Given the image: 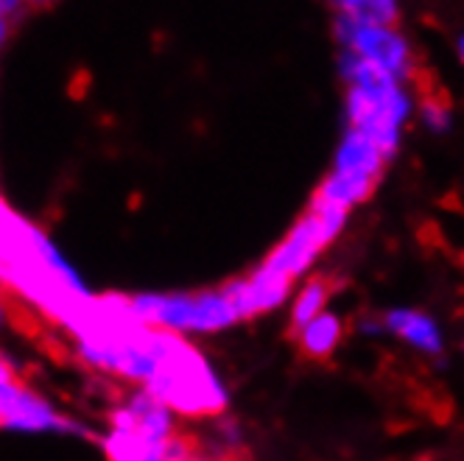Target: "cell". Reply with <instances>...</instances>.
<instances>
[{
	"label": "cell",
	"instance_id": "obj_1",
	"mask_svg": "<svg viewBox=\"0 0 464 461\" xmlns=\"http://www.w3.org/2000/svg\"><path fill=\"white\" fill-rule=\"evenodd\" d=\"M154 398L182 417H218L227 408V391L216 372L185 336H177L174 347L143 386Z\"/></svg>",
	"mask_w": 464,
	"mask_h": 461
},
{
	"label": "cell",
	"instance_id": "obj_2",
	"mask_svg": "<svg viewBox=\"0 0 464 461\" xmlns=\"http://www.w3.org/2000/svg\"><path fill=\"white\" fill-rule=\"evenodd\" d=\"M131 311L138 319L157 331L171 333H213L236 324L238 316L221 291H193V293H129Z\"/></svg>",
	"mask_w": 464,
	"mask_h": 461
},
{
	"label": "cell",
	"instance_id": "obj_3",
	"mask_svg": "<svg viewBox=\"0 0 464 461\" xmlns=\"http://www.w3.org/2000/svg\"><path fill=\"white\" fill-rule=\"evenodd\" d=\"M409 95L401 90V84L386 87V90H358L350 87L347 92V118L350 126L363 131L389 159L397 151V140H401V126L409 118Z\"/></svg>",
	"mask_w": 464,
	"mask_h": 461
},
{
	"label": "cell",
	"instance_id": "obj_4",
	"mask_svg": "<svg viewBox=\"0 0 464 461\" xmlns=\"http://www.w3.org/2000/svg\"><path fill=\"white\" fill-rule=\"evenodd\" d=\"M0 431L20 434H73L87 437V427L59 414L20 378L0 386Z\"/></svg>",
	"mask_w": 464,
	"mask_h": 461
},
{
	"label": "cell",
	"instance_id": "obj_5",
	"mask_svg": "<svg viewBox=\"0 0 464 461\" xmlns=\"http://www.w3.org/2000/svg\"><path fill=\"white\" fill-rule=\"evenodd\" d=\"M291 283H294V277L260 266L249 277L229 280L218 291L227 296V303L232 305L238 319H255L257 313H266V311L277 308L288 296Z\"/></svg>",
	"mask_w": 464,
	"mask_h": 461
},
{
	"label": "cell",
	"instance_id": "obj_6",
	"mask_svg": "<svg viewBox=\"0 0 464 461\" xmlns=\"http://www.w3.org/2000/svg\"><path fill=\"white\" fill-rule=\"evenodd\" d=\"M347 51L358 53L361 59H367L394 79H406L411 76V48L406 37L394 28H381V25H355L353 37L347 43Z\"/></svg>",
	"mask_w": 464,
	"mask_h": 461
},
{
	"label": "cell",
	"instance_id": "obj_7",
	"mask_svg": "<svg viewBox=\"0 0 464 461\" xmlns=\"http://www.w3.org/2000/svg\"><path fill=\"white\" fill-rule=\"evenodd\" d=\"M319 249H324L322 235H319V221L311 213H305L294 224L288 238L266 257L263 266L272 272H280V274H288V277H300L314 263Z\"/></svg>",
	"mask_w": 464,
	"mask_h": 461
},
{
	"label": "cell",
	"instance_id": "obj_8",
	"mask_svg": "<svg viewBox=\"0 0 464 461\" xmlns=\"http://www.w3.org/2000/svg\"><path fill=\"white\" fill-rule=\"evenodd\" d=\"M375 185H378V177H370V174L334 171L319 185V190L314 193V199L350 210L358 202H367L372 196V190H375Z\"/></svg>",
	"mask_w": 464,
	"mask_h": 461
},
{
	"label": "cell",
	"instance_id": "obj_9",
	"mask_svg": "<svg viewBox=\"0 0 464 461\" xmlns=\"http://www.w3.org/2000/svg\"><path fill=\"white\" fill-rule=\"evenodd\" d=\"M339 288H342V283L336 277H330V274H316V277L308 280L305 291L296 296V305L291 311V322H288V339L291 341H296V336H300L305 327L319 316L322 305H327V300Z\"/></svg>",
	"mask_w": 464,
	"mask_h": 461
},
{
	"label": "cell",
	"instance_id": "obj_10",
	"mask_svg": "<svg viewBox=\"0 0 464 461\" xmlns=\"http://www.w3.org/2000/svg\"><path fill=\"white\" fill-rule=\"evenodd\" d=\"M386 157L381 154V149L363 135L358 129H350L347 138L336 154V171H350V174H370L378 177L383 174Z\"/></svg>",
	"mask_w": 464,
	"mask_h": 461
},
{
	"label": "cell",
	"instance_id": "obj_11",
	"mask_svg": "<svg viewBox=\"0 0 464 461\" xmlns=\"http://www.w3.org/2000/svg\"><path fill=\"white\" fill-rule=\"evenodd\" d=\"M342 319L334 313H319L305 331L296 336V347H300V355L305 360H314V364H324V360L336 352L339 341H342Z\"/></svg>",
	"mask_w": 464,
	"mask_h": 461
},
{
	"label": "cell",
	"instance_id": "obj_12",
	"mask_svg": "<svg viewBox=\"0 0 464 461\" xmlns=\"http://www.w3.org/2000/svg\"><path fill=\"white\" fill-rule=\"evenodd\" d=\"M339 14L353 20L355 25H381L394 28L397 17H401V6L397 0H330Z\"/></svg>",
	"mask_w": 464,
	"mask_h": 461
},
{
	"label": "cell",
	"instance_id": "obj_13",
	"mask_svg": "<svg viewBox=\"0 0 464 461\" xmlns=\"http://www.w3.org/2000/svg\"><path fill=\"white\" fill-rule=\"evenodd\" d=\"M386 327L394 333H401L403 339H409L411 344H417L420 350H428V352H440L442 350V341H440V333L434 322L422 313H414V311H392L386 313Z\"/></svg>",
	"mask_w": 464,
	"mask_h": 461
},
{
	"label": "cell",
	"instance_id": "obj_14",
	"mask_svg": "<svg viewBox=\"0 0 464 461\" xmlns=\"http://www.w3.org/2000/svg\"><path fill=\"white\" fill-rule=\"evenodd\" d=\"M308 213L319 221V235H322V244L324 246L339 235V229H342V224L347 218V210L344 207L327 205V202H319V199H311Z\"/></svg>",
	"mask_w": 464,
	"mask_h": 461
},
{
	"label": "cell",
	"instance_id": "obj_15",
	"mask_svg": "<svg viewBox=\"0 0 464 461\" xmlns=\"http://www.w3.org/2000/svg\"><path fill=\"white\" fill-rule=\"evenodd\" d=\"M420 112H422L425 126H430L434 131H445L450 126V104H448V98L440 92H425Z\"/></svg>",
	"mask_w": 464,
	"mask_h": 461
},
{
	"label": "cell",
	"instance_id": "obj_16",
	"mask_svg": "<svg viewBox=\"0 0 464 461\" xmlns=\"http://www.w3.org/2000/svg\"><path fill=\"white\" fill-rule=\"evenodd\" d=\"M34 324L28 316H25V311L20 308V300L17 296H12L6 288H0V327H6V324Z\"/></svg>",
	"mask_w": 464,
	"mask_h": 461
},
{
	"label": "cell",
	"instance_id": "obj_17",
	"mask_svg": "<svg viewBox=\"0 0 464 461\" xmlns=\"http://www.w3.org/2000/svg\"><path fill=\"white\" fill-rule=\"evenodd\" d=\"M9 31H12L9 17H0V51H4V45H6V40H9Z\"/></svg>",
	"mask_w": 464,
	"mask_h": 461
},
{
	"label": "cell",
	"instance_id": "obj_18",
	"mask_svg": "<svg viewBox=\"0 0 464 461\" xmlns=\"http://www.w3.org/2000/svg\"><path fill=\"white\" fill-rule=\"evenodd\" d=\"M25 4H34V6H45V4H53V0H25Z\"/></svg>",
	"mask_w": 464,
	"mask_h": 461
},
{
	"label": "cell",
	"instance_id": "obj_19",
	"mask_svg": "<svg viewBox=\"0 0 464 461\" xmlns=\"http://www.w3.org/2000/svg\"><path fill=\"white\" fill-rule=\"evenodd\" d=\"M459 59H461V62H464V37H461V40H459Z\"/></svg>",
	"mask_w": 464,
	"mask_h": 461
},
{
	"label": "cell",
	"instance_id": "obj_20",
	"mask_svg": "<svg viewBox=\"0 0 464 461\" xmlns=\"http://www.w3.org/2000/svg\"><path fill=\"white\" fill-rule=\"evenodd\" d=\"M459 263H461V269H464V252H461V257H459Z\"/></svg>",
	"mask_w": 464,
	"mask_h": 461
},
{
	"label": "cell",
	"instance_id": "obj_21",
	"mask_svg": "<svg viewBox=\"0 0 464 461\" xmlns=\"http://www.w3.org/2000/svg\"><path fill=\"white\" fill-rule=\"evenodd\" d=\"M188 461H205V458H202V456H198V458H188Z\"/></svg>",
	"mask_w": 464,
	"mask_h": 461
}]
</instances>
